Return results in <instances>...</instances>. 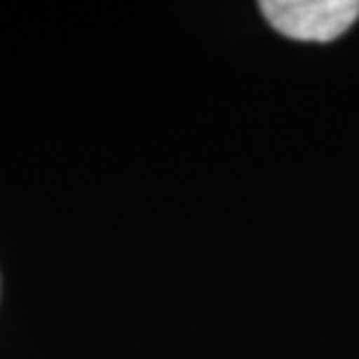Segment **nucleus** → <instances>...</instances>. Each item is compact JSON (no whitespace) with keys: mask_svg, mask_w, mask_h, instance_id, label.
<instances>
[{"mask_svg":"<svg viewBox=\"0 0 359 359\" xmlns=\"http://www.w3.org/2000/svg\"><path fill=\"white\" fill-rule=\"evenodd\" d=\"M259 10L278 33L311 42L341 38L359 17L357 0H264Z\"/></svg>","mask_w":359,"mask_h":359,"instance_id":"nucleus-1","label":"nucleus"}]
</instances>
